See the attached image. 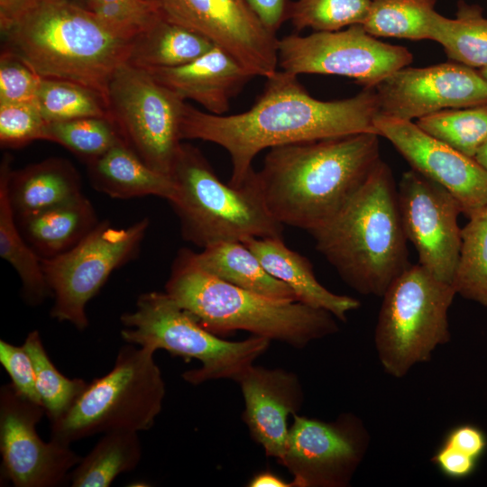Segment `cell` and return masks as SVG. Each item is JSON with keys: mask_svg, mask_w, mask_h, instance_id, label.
Listing matches in <instances>:
<instances>
[{"mask_svg": "<svg viewBox=\"0 0 487 487\" xmlns=\"http://www.w3.org/2000/svg\"><path fill=\"white\" fill-rule=\"evenodd\" d=\"M208 273L242 289L280 301H298L291 289L271 276L242 242H222L194 253Z\"/></svg>", "mask_w": 487, "mask_h": 487, "instance_id": "cell-25", "label": "cell"}, {"mask_svg": "<svg viewBox=\"0 0 487 487\" xmlns=\"http://www.w3.org/2000/svg\"><path fill=\"white\" fill-rule=\"evenodd\" d=\"M121 336L127 344L163 349L187 360L197 359L198 369L185 372L183 379L193 385L220 379L235 381L262 355L270 340L253 335L243 341H227L205 328L166 292L139 296L136 308L120 317Z\"/></svg>", "mask_w": 487, "mask_h": 487, "instance_id": "cell-8", "label": "cell"}, {"mask_svg": "<svg viewBox=\"0 0 487 487\" xmlns=\"http://www.w3.org/2000/svg\"><path fill=\"white\" fill-rule=\"evenodd\" d=\"M142 446L138 432L112 431L103 435L92 450L72 469V487H107L121 473L140 463Z\"/></svg>", "mask_w": 487, "mask_h": 487, "instance_id": "cell-29", "label": "cell"}, {"mask_svg": "<svg viewBox=\"0 0 487 487\" xmlns=\"http://www.w3.org/2000/svg\"><path fill=\"white\" fill-rule=\"evenodd\" d=\"M87 165L94 188L111 198L156 196L170 201L174 196L171 178L149 167L123 139Z\"/></svg>", "mask_w": 487, "mask_h": 487, "instance_id": "cell-23", "label": "cell"}, {"mask_svg": "<svg viewBox=\"0 0 487 487\" xmlns=\"http://www.w3.org/2000/svg\"><path fill=\"white\" fill-rule=\"evenodd\" d=\"M107 108L124 142L152 169L170 177L181 144L185 101L146 69L128 63L113 74Z\"/></svg>", "mask_w": 487, "mask_h": 487, "instance_id": "cell-10", "label": "cell"}, {"mask_svg": "<svg viewBox=\"0 0 487 487\" xmlns=\"http://www.w3.org/2000/svg\"><path fill=\"white\" fill-rule=\"evenodd\" d=\"M413 60L405 47L376 39L363 24L279 39L278 66L285 72L336 75L375 87Z\"/></svg>", "mask_w": 487, "mask_h": 487, "instance_id": "cell-12", "label": "cell"}, {"mask_svg": "<svg viewBox=\"0 0 487 487\" xmlns=\"http://www.w3.org/2000/svg\"><path fill=\"white\" fill-rule=\"evenodd\" d=\"M379 115L411 121L436 112L487 104V80L457 62L404 67L375 87Z\"/></svg>", "mask_w": 487, "mask_h": 487, "instance_id": "cell-17", "label": "cell"}, {"mask_svg": "<svg viewBox=\"0 0 487 487\" xmlns=\"http://www.w3.org/2000/svg\"><path fill=\"white\" fill-rule=\"evenodd\" d=\"M247 485L250 487H293L292 482H287L270 471L256 473L250 479Z\"/></svg>", "mask_w": 487, "mask_h": 487, "instance_id": "cell-45", "label": "cell"}, {"mask_svg": "<svg viewBox=\"0 0 487 487\" xmlns=\"http://www.w3.org/2000/svg\"><path fill=\"white\" fill-rule=\"evenodd\" d=\"M372 0H296L290 2L288 20L297 31H337L363 24Z\"/></svg>", "mask_w": 487, "mask_h": 487, "instance_id": "cell-36", "label": "cell"}, {"mask_svg": "<svg viewBox=\"0 0 487 487\" xmlns=\"http://www.w3.org/2000/svg\"><path fill=\"white\" fill-rule=\"evenodd\" d=\"M455 295L450 283L419 263L391 283L381 297L374 331L375 349L387 374L406 376L450 341L448 310Z\"/></svg>", "mask_w": 487, "mask_h": 487, "instance_id": "cell-9", "label": "cell"}, {"mask_svg": "<svg viewBox=\"0 0 487 487\" xmlns=\"http://www.w3.org/2000/svg\"><path fill=\"white\" fill-rule=\"evenodd\" d=\"M165 292L216 335L244 330L304 348L339 331L327 310L272 299L222 280L203 270L187 248L172 263Z\"/></svg>", "mask_w": 487, "mask_h": 487, "instance_id": "cell-5", "label": "cell"}, {"mask_svg": "<svg viewBox=\"0 0 487 487\" xmlns=\"http://www.w3.org/2000/svg\"><path fill=\"white\" fill-rule=\"evenodd\" d=\"M416 124L434 138L474 158L487 142V104L442 110L418 119Z\"/></svg>", "mask_w": 487, "mask_h": 487, "instance_id": "cell-33", "label": "cell"}, {"mask_svg": "<svg viewBox=\"0 0 487 487\" xmlns=\"http://www.w3.org/2000/svg\"><path fill=\"white\" fill-rule=\"evenodd\" d=\"M0 363L11 379V384L23 397L39 403L35 372L32 358L24 345L0 341Z\"/></svg>", "mask_w": 487, "mask_h": 487, "instance_id": "cell-40", "label": "cell"}, {"mask_svg": "<svg viewBox=\"0 0 487 487\" xmlns=\"http://www.w3.org/2000/svg\"><path fill=\"white\" fill-rule=\"evenodd\" d=\"M16 221L41 259L67 252L99 223L91 202L84 195Z\"/></svg>", "mask_w": 487, "mask_h": 487, "instance_id": "cell-24", "label": "cell"}, {"mask_svg": "<svg viewBox=\"0 0 487 487\" xmlns=\"http://www.w3.org/2000/svg\"><path fill=\"white\" fill-rule=\"evenodd\" d=\"M242 243L271 276L291 289L298 301L327 310L343 322L346 321L350 311L360 307L358 299L333 293L320 284L309 260L289 249L282 237H249Z\"/></svg>", "mask_w": 487, "mask_h": 487, "instance_id": "cell-21", "label": "cell"}, {"mask_svg": "<svg viewBox=\"0 0 487 487\" xmlns=\"http://www.w3.org/2000/svg\"><path fill=\"white\" fill-rule=\"evenodd\" d=\"M280 464L293 487H346L366 455L370 434L355 414L331 422L295 414Z\"/></svg>", "mask_w": 487, "mask_h": 487, "instance_id": "cell-13", "label": "cell"}, {"mask_svg": "<svg viewBox=\"0 0 487 487\" xmlns=\"http://www.w3.org/2000/svg\"><path fill=\"white\" fill-rule=\"evenodd\" d=\"M240 386L244 409L242 415L252 438L266 455L282 458L289 434L288 419L298 414L303 400L299 377L283 369L253 364L235 380Z\"/></svg>", "mask_w": 487, "mask_h": 487, "instance_id": "cell-19", "label": "cell"}, {"mask_svg": "<svg viewBox=\"0 0 487 487\" xmlns=\"http://www.w3.org/2000/svg\"><path fill=\"white\" fill-rule=\"evenodd\" d=\"M37 103L48 123L85 117H109L106 96L82 84L42 78Z\"/></svg>", "mask_w": 487, "mask_h": 487, "instance_id": "cell-32", "label": "cell"}, {"mask_svg": "<svg viewBox=\"0 0 487 487\" xmlns=\"http://www.w3.org/2000/svg\"><path fill=\"white\" fill-rule=\"evenodd\" d=\"M378 115L375 87H363L348 98L322 101L308 94L298 76L278 69L266 78L262 92L243 113L214 115L185 103L180 137L224 148L232 162L229 183L239 187L262 150L361 133L379 135L374 124Z\"/></svg>", "mask_w": 487, "mask_h": 487, "instance_id": "cell-1", "label": "cell"}, {"mask_svg": "<svg viewBox=\"0 0 487 487\" xmlns=\"http://www.w3.org/2000/svg\"><path fill=\"white\" fill-rule=\"evenodd\" d=\"M82 195L77 170L61 158H49L19 170H12L8 180V197L16 219Z\"/></svg>", "mask_w": 487, "mask_h": 487, "instance_id": "cell-22", "label": "cell"}, {"mask_svg": "<svg viewBox=\"0 0 487 487\" xmlns=\"http://www.w3.org/2000/svg\"><path fill=\"white\" fill-rule=\"evenodd\" d=\"M23 345L33 363L36 388L45 414L52 423L70 409L87 382L79 378L69 379L56 368L37 330L27 335Z\"/></svg>", "mask_w": 487, "mask_h": 487, "instance_id": "cell-34", "label": "cell"}, {"mask_svg": "<svg viewBox=\"0 0 487 487\" xmlns=\"http://www.w3.org/2000/svg\"><path fill=\"white\" fill-rule=\"evenodd\" d=\"M474 159L487 170V142L479 149Z\"/></svg>", "mask_w": 487, "mask_h": 487, "instance_id": "cell-46", "label": "cell"}, {"mask_svg": "<svg viewBox=\"0 0 487 487\" xmlns=\"http://www.w3.org/2000/svg\"><path fill=\"white\" fill-rule=\"evenodd\" d=\"M468 219L451 285L456 294L487 307V207Z\"/></svg>", "mask_w": 487, "mask_h": 487, "instance_id": "cell-30", "label": "cell"}, {"mask_svg": "<svg viewBox=\"0 0 487 487\" xmlns=\"http://www.w3.org/2000/svg\"><path fill=\"white\" fill-rule=\"evenodd\" d=\"M42 77L5 46L0 55V104L37 101Z\"/></svg>", "mask_w": 487, "mask_h": 487, "instance_id": "cell-39", "label": "cell"}, {"mask_svg": "<svg viewBox=\"0 0 487 487\" xmlns=\"http://www.w3.org/2000/svg\"><path fill=\"white\" fill-rule=\"evenodd\" d=\"M431 461L446 477L459 480L470 476L474 472L478 460L442 444Z\"/></svg>", "mask_w": 487, "mask_h": 487, "instance_id": "cell-41", "label": "cell"}, {"mask_svg": "<svg viewBox=\"0 0 487 487\" xmlns=\"http://www.w3.org/2000/svg\"><path fill=\"white\" fill-rule=\"evenodd\" d=\"M379 136L361 133L270 149L256 174L271 216L309 233L323 226L381 160Z\"/></svg>", "mask_w": 487, "mask_h": 487, "instance_id": "cell-2", "label": "cell"}, {"mask_svg": "<svg viewBox=\"0 0 487 487\" xmlns=\"http://www.w3.org/2000/svg\"><path fill=\"white\" fill-rule=\"evenodd\" d=\"M374 124L411 169L455 198L466 217L487 207V170L474 158L434 138L412 121L378 115Z\"/></svg>", "mask_w": 487, "mask_h": 487, "instance_id": "cell-18", "label": "cell"}, {"mask_svg": "<svg viewBox=\"0 0 487 487\" xmlns=\"http://www.w3.org/2000/svg\"><path fill=\"white\" fill-rule=\"evenodd\" d=\"M12 158L5 154L0 166V255L19 275L23 295L31 305L51 295L40 256L21 233L8 197Z\"/></svg>", "mask_w": 487, "mask_h": 487, "instance_id": "cell-27", "label": "cell"}, {"mask_svg": "<svg viewBox=\"0 0 487 487\" xmlns=\"http://www.w3.org/2000/svg\"><path fill=\"white\" fill-rule=\"evenodd\" d=\"M429 40L441 44L454 62L473 69L487 66V17L478 5L458 1L454 19L434 11Z\"/></svg>", "mask_w": 487, "mask_h": 487, "instance_id": "cell-28", "label": "cell"}, {"mask_svg": "<svg viewBox=\"0 0 487 487\" xmlns=\"http://www.w3.org/2000/svg\"><path fill=\"white\" fill-rule=\"evenodd\" d=\"M482 76L487 80V66L479 69Z\"/></svg>", "mask_w": 487, "mask_h": 487, "instance_id": "cell-47", "label": "cell"}, {"mask_svg": "<svg viewBox=\"0 0 487 487\" xmlns=\"http://www.w3.org/2000/svg\"><path fill=\"white\" fill-rule=\"evenodd\" d=\"M36 0H0L1 32L23 14Z\"/></svg>", "mask_w": 487, "mask_h": 487, "instance_id": "cell-44", "label": "cell"}, {"mask_svg": "<svg viewBox=\"0 0 487 487\" xmlns=\"http://www.w3.org/2000/svg\"><path fill=\"white\" fill-rule=\"evenodd\" d=\"M216 46L205 36L161 14L131 43L126 63L143 69L188 64Z\"/></svg>", "mask_w": 487, "mask_h": 487, "instance_id": "cell-26", "label": "cell"}, {"mask_svg": "<svg viewBox=\"0 0 487 487\" xmlns=\"http://www.w3.org/2000/svg\"><path fill=\"white\" fill-rule=\"evenodd\" d=\"M45 409L20 395L10 383L0 390L1 477L15 487L63 484L81 458L70 445L45 442L36 430Z\"/></svg>", "mask_w": 487, "mask_h": 487, "instance_id": "cell-14", "label": "cell"}, {"mask_svg": "<svg viewBox=\"0 0 487 487\" xmlns=\"http://www.w3.org/2000/svg\"><path fill=\"white\" fill-rule=\"evenodd\" d=\"M398 201L403 229L418 263L451 284L462 241L460 204L444 187L413 169L400 178Z\"/></svg>", "mask_w": 487, "mask_h": 487, "instance_id": "cell-16", "label": "cell"}, {"mask_svg": "<svg viewBox=\"0 0 487 487\" xmlns=\"http://www.w3.org/2000/svg\"><path fill=\"white\" fill-rule=\"evenodd\" d=\"M73 1H75V2H76V0H73ZM85 1H86V5H87V0H85Z\"/></svg>", "mask_w": 487, "mask_h": 487, "instance_id": "cell-48", "label": "cell"}, {"mask_svg": "<svg viewBox=\"0 0 487 487\" xmlns=\"http://www.w3.org/2000/svg\"><path fill=\"white\" fill-rule=\"evenodd\" d=\"M149 225L147 217L123 228L102 221L67 252L41 259L54 299L51 317L84 330L88 326L87 304L115 270L136 256Z\"/></svg>", "mask_w": 487, "mask_h": 487, "instance_id": "cell-11", "label": "cell"}, {"mask_svg": "<svg viewBox=\"0 0 487 487\" xmlns=\"http://www.w3.org/2000/svg\"><path fill=\"white\" fill-rule=\"evenodd\" d=\"M48 122L37 101L0 104V143L20 148L36 140H46Z\"/></svg>", "mask_w": 487, "mask_h": 487, "instance_id": "cell-38", "label": "cell"}, {"mask_svg": "<svg viewBox=\"0 0 487 487\" xmlns=\"http://www.w3.org/2000/svg\"><path fill=\"white\" fill-rule=\"evenodd\" d=\"M155 350L128 344L113 368L87 383L70 409L51 424V438L70 445L96 434L150 429L160 414L165 383Z\"/></svg>", "mask_w": 487, "mask_h": 487, "instance_id": "cell-7", "label": "cell"}, {"mask_svg": "<svg viewBox=\"0 0 487 487\" xmlns=\"http://www.w3.org/2000/svg\"><path fill=\"white\" fill-rule=\"evenodd\" d=\"M2 33L5 46L41 77L74 81L106 98L109 80L127 62L132 43L73 0H36Z\"/></svg>", "mask_w": 487, "mask_h": 487, "instance_id": "cell-4", "label": "cell"}, {"mask_svg": "<svg viewBox=\"0 0 487 487\" xmlns=\"http://www.w3.org/2000/svg\"><path fill=\"white\" fill-rule=\"evenodd\" d=\"M249 5L264 27L276 34L284 21L288 20L289 0H247Z\"/></svg>", "mask_w": 487, "mask_h": 487, "instance_id": "cell-43", "label": "cell"}, {"mask_svg": "<svg viewBox=\"0 0 487 487\" xmlns=\"http://www.w3.org/2000/svg\"><path fill=\"white\" fill-rule=\"evenodd\" d=\"M437 0H372L363 27L375 37L429 40Z\"/></svg>", "mask_w": 487, "mask_h": 487, "instance_id": "cell-31", "label": "cell"}, {"mask_svg": "<svg viewBox=\"0 0 487 487\" xmlns=\"http://www.w3.org/2000/svg\"><path fill=\"white\" fill-rule=\"evenodd\" d=\"M165 19L211 41L253 77L278 70L276 34L268 31L247 0H152Z\"/></svg>", "mask_w": 487, "mask_h": 487, "instance_id": "cell-15", "label": "cell"}, {"mask_svg": "<svg viewBox=\"0 0 487 487\" xmlns=\"http://www.w3.org/2000/svg\"><path fill=\"white\" fill-rule=\"evenodd\" d=\"M443 444L478 460L487 448V438L479 427L466 424L451 429Z\"/></svg>", "mask_w": 487, "mask_h": 487, "instance_id": "cell-42", "label": "cell"}, {"mask_svg": "<svg viewBox=\"0 0 487 487\" xmlns=\"http://www.w3.org/2000/svg\"><path fill=\"white\" fill-rule=\"evenodd\" d=\"M122 137L110 117H85L49 123L46 141L59 143L87 164L97 159Z\"/></svg>", "mask_w": 487, "mask_h": 487, "instance_id": "cell-35", "label": "cell"}, {"mask_svg": "<svg viewBox=\"0 0 487 487\" xmlns=\"http://www.w3.org/2000/svg\"><path fill=\"white\" fill-rule=\"evenodd\" d=\"M86 8L127 40H133L160 15L152 0H87Z\"/></svg>", "mask_w": 487, "mask_h": 487, "instance_id": "cell-37", "label": "cell"}, {"mask_svg": "<svg viewBox=\"0 0 487 487\" xmlns=\"http://www.w3.org/2000/svg\"><path fill=\"white\" fill-rule=\"evenodd\" d=\"M146 70L184 101L193 100L214 115H225L231 99L254 78L217 46L188 64Z\"/></svg>", "mask_w": 487, "mask_h": 487, "instance_id": "cell-20", "label": "cell"}, {"mask_svg": "<svg viewBox=\"0 0 487 487\" xmlns=\"http://www.w3.org/2000/svg\"><path fill=\"white\" fill-rule=\"evenodd\" d=\"M170 177L175 193L169 202L183 238L195 245L282 237L283 225L268 210L256 170L239 187L225 184L197 147L181 142Z\"/></svg>", "mask_w": 487, "mask_h": 487, "instance_id": "cell-6", "label": "cell"}, {"mask_svg": "<svg viewBox=\"0 0 487 487\" xmlns=\"http://www.w3.org/2000/svg\"><path fill=\"white\" fill-rule=\"evenodd\" d=\"M310 234L342 280L363 295L382 297L411 265L398 188L381 159L345 206Z\"/></svg>", "mask_w": 487, "mask_h": 487, "instance_id": "cell-3", "label": "cell"}]
</instances>
